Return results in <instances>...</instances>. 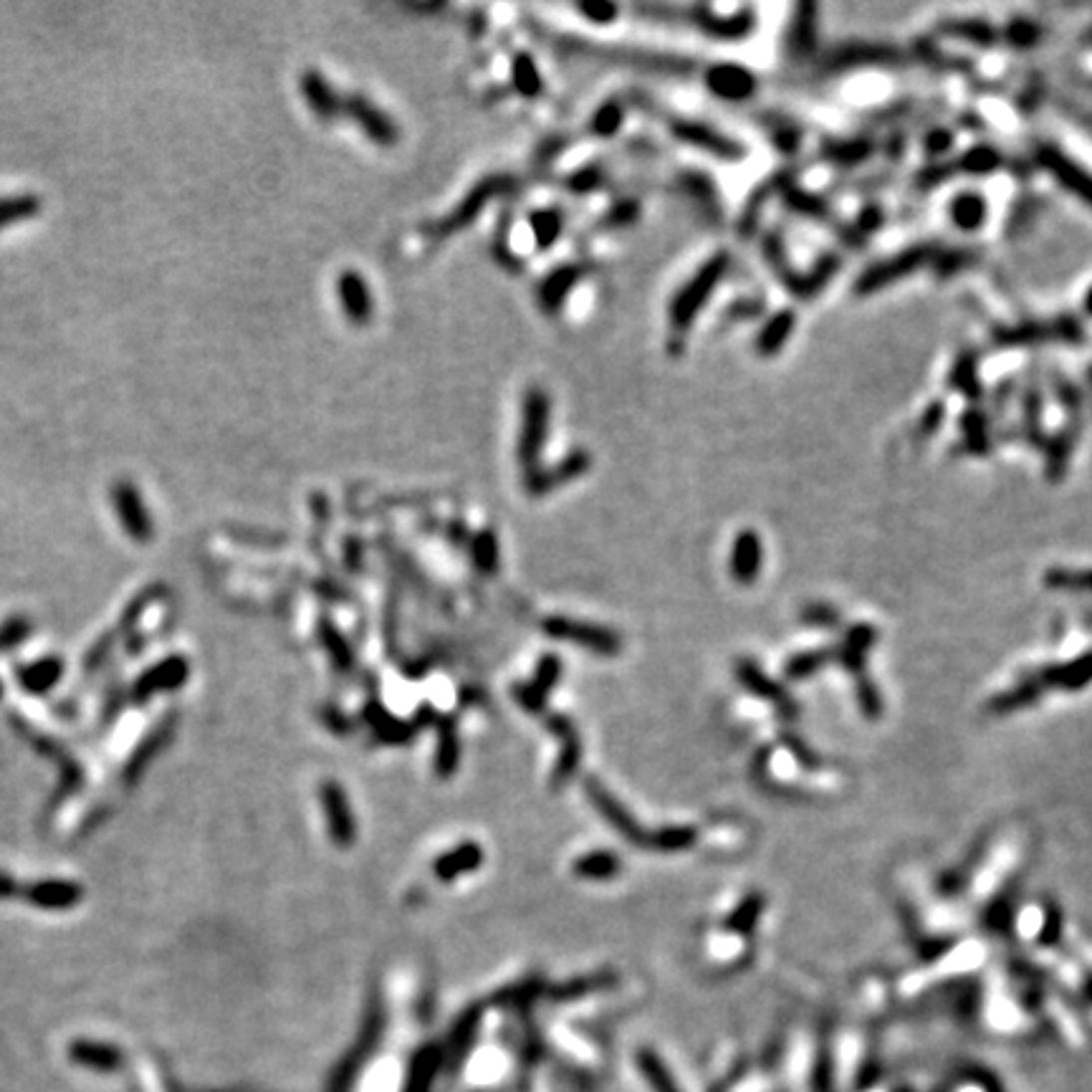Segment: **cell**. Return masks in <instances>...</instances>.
Returning <instances> with one entry per match:
<instances>
[{
  "label": "cell",
  "instance_id": "11",
  "mask_svg": "<svg viewBox=\"0 0 1092 1092\" xmlns=\"http://www.w3.org/2000/svg\"><path fill=\"white\" fill-rule=\"evenodd\" d=\"M1085 308H1087V314L1092 316V286L1087 288V293H1085Z\"/></svg>",
  "mask_w": 1092,
  "mask_h": 1092
},
{
  "label": "cell",
  "instance_id": "7",
  "mask_svg": "<svg viewBox=\"0 0 1092 1092\" xmlns=\"http://www.w3.org/2000/svg\"><path fill=\"white\" fill-rule=\"evenodd\" d=\"M948 216L953 218V226L963 228V231H976L986 218L984 198H979V195H961L948 208Z\"/></svg>",
  "mask_w": 1092,
  "mask_h": 1092
},
{
  "label": "cell",
  "instance_id": "6",
  "mask_svg": "<svg viewBox=\"0 0 1092 1092\" xmlns=\"http://www.w3.org/2000/svg\"><path fill=\"white\" fill-rule=\"evenodd\" d=\"M336 293H339L344 311L352 316L354 321L367 319L369 293H367V286H364V281L357 276V273H354V271H344V273H339V278H336Z\"/></svg>",
  "mask_w": 1092,
  "mask_h": 1092
},
{
  "label": "cell",
  "instance_id": "3",
  "mask_svg": "<svg viewBox=\"0 0 1092 1092\" xmlns=\"http://www.w3.org/2000/svg\"><path fill=\"white\" fill-rule=\"evenodd\" d=\"M26 898L31 900V903L41 905V908H71V905L79 903L82 890H79L74 882L46 880L28 887Z\"/></svg>",
  "mask_w": 1092,
  "mask_h": 1092
},
{
  "label": "cell",
  "instance_id": "5",
  "mask_svg": "<svg viewBox=\"0 0 1092 1092\" xmlns=\"http://www.w3.org/2000/svg\"><path fill=\"white\" fill-rule=\"evenodd\" d=\"M298 87H301V94L306 97L308 107L314 109L319 117H334L336 109H339V99H336L334 89L329 87V82H326L319 71H306V74H301Z\"/></svg>",
  "mask_w": 1092,
  "mask_h": 1092
},
{
  "label": "cell",
  "instance_id": "2",
  "mask_svg": "<svg viewBox=\"0 0 1092 1092\" xmlns=\"http://www.w3.org/2000/svg\"><path fill=\"white\" fill-rule=\"evenodd\" d=\"M69 1057L76 1065H84L97 1072H112L122 1065L120 1049L104 1042H89V1039H79V1042L71 1044Z\"/></svg>",
  "mask_w": 1092,
  "mask_h": 1092
},
{
  "label": "cell",
  "instance_id": "4",
  "mask_svg": "<svg viewBox=\"0 0 1092 1092\" xmlns=\"http://www.w3.org/2000/svg\"><path fill=\"white\" fill-rule=\"evenodd\" d=\"M44 211V198L36 193H8L0 195V231L11 228L21 221H31Z\"/></svg>",
  "mask_w": 1092,
  "mask_h": 1092
},
{
  "label": "cell",
  "instance_id": "8",
  "mask_svg": "<svg viewBox=\"0 0 1092 1092\" xmlns=\"http://www.w3.org/2000/svg\"><path fill=\"white\" fill-rule=\"evenodd\" d=\"M59 676H61L59 660H41V663H33V666H28L26 671L18 673L23 686L33 693L49 691V688L59 681Z\"/></svg>",
  "mask_w": 1092,
  "mask_h": 1092
},
{
  "label": "cell",
  "instance_id": "1",
  "mask_svg": "<svg viewBox=\"0 0 1092 1092\" xmlns=\"http://www.w3.org/2000/svg\"><path fill=\"white\" fill-rule=\"evenodd\" d=\"M109 498H112L114 514L120 519L122 529L135 541H150L152 534H155V521H152V514L147 509L140 488L130 478H117L112 483Z\"/></svg>",
  "mask_w": 1092,
  "mask_h": 1092
},
{
  "label": "cell",
  "instance_id": "9",
  "mask_svg": "<svg viewBox=\"0 0 1092 1092\" xmlns=\"http://www.w3.org/2000/svg\"><path fill=\"white\" fill-rule=\"evenodd\" d=\"M185 673H188L185 663H180V660H170V663H165V666L155 668V671H152L150 676L145 678V681H140V686H145L147 691H163V688H175L178 683L185 681Z\"/></svg>",
  "mask_w": 1092,
  "mask_h": 1092
},
{
  "label": "cell",
  "instance_id": "10",
  "mask_svg": "<svg viewBox=\"0 0 1092 1092\" xmlns=\"http://www.w3.org/2000/svg\"><path fill=\"white\" fill-rule=\"evenodd\" d=\"M28 635V622L26 620H11L8 625L0 628V648H11L13 643L23 640Z\"/></svg>",
  "mask_w": 1092,
  "mask_h": 1092
}]
</instances>
